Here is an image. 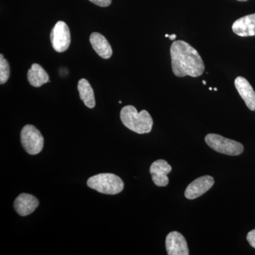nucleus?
Masks as SVG:
<instances>
[{"mask_svg":"<svg viewBox=\"0 0 255 255\" xmlns=\"http://www.w3.org/2000/svg\"><path fill=\"white\" fill-rule=\"evenodd\" d=\"M238 1H248V0H238Z\"/></svg>","mask_w":255,"mask_h":255,"instance_id":"412c9836","label":"nucleus"},{"mask_svg":"<svg viewBox=\"0 0 255 255\" xmlns=\"http://www.w3.org/2000/svg\"><path fill=\"white\" fill-rule=\"evenodd\" d=\"M235 86L249 110L255 111V92L250 82L243 77H238Z\"/></svg>","mask_w":255,"mask_h":255,"instance_id":"9b49d317","label":"nucleus"},{"mask_svg":"<svg viewBox=\"0 0 255 255\" xmlns=\"http://www.w3.org/2000/svg\"><path fill=\"white\" fill-rule=\"evenodd\" d=\"M87 186L102 194L115 195L124 190L122 179L116 174L102 173L91 177L87 180Z\"/></svg>","mask_w":255,"mask_h":255,"instance_id":"7ed1b4c3","label":"nucleus"},{"mask_svg":"<svg viewBox=\"0 0 255 255\" xmlns=\"http://www.w3.org/2000/svg\"><path fill=\"white\" fill-rule=\"evenodd\" d=\"M209 90H213L212 87H209Z\"/></svg>","mask_w":255,"mask_h":255,"instance_id":"5701e85b","label":"nucleus"},{"mask_svg":"<svg viewBox=\"0 0 255 255\" xmlns=\"http://www.w3.org/2000/svg\"><path fill=\"white\" fill-rule=\"evenodd\" d=\"M214 184V178L211 176H203L189 184L184 192V195L187 199L190 200L195 199L207 192Z\"/></svg>","mask_w":255,"mask_h":255,"instance_id":"0eeeda50","label":"nucleus"},{"mask_svg":"<svg viewBox=\"0 0 255 255\" xmlns=\"http://www.w3.org/2000/svg\"><path fill=\"white\" fill-rule=\"evenodd\" d=\"M166 250L169 255H188L189 254L187 241L181 233L173 231L166 238Z\"/></svg>","mask_w":255,"mask_h":255,"instance_id":"6e6552de","label":"nucleus"},{"mask_svg":"<svg viewBox=\"0 0 255 255\" xmlns=\"http://www.w3.org/2000/svg\"><path fill=\"white\" fill-rule=\"evenodd\" d=\"M80 99L85 106L90 109L95 108L96 105L95 93L90 82L85 79H81L78 86Z\"/></svg>","mask_w":255,"mask_h":255,"instance_id":"2eb2a0df","label":"nucleus"},{"mask_svg":"<svg viewBox=\"0 0 255 255\" xmlns=\"http://www.w3.org/2000/svg\"><path fill=\"white\" fill-rule=\"evenodd\" d=\"M10 68L9 63L5 60L2 54L0 55V84L6 83L9 80Z\"/></svg>","mask_w":255,"mask_h":255,"instance_id":"dca6fc26","label":"nucleus"},{"mask_svg":"<svg viewBox=\"0 0 255 255\" xmlns=\"http://www.w3.org/2000/svg\"><path fill=\"white\" fill-rule=\"evenodd\" d=\"M172 171V167L163 159L156 160L150 167L152 181L157 187H166L169 184L167 174Z\"/></svg>","mask_w":255,"mask_h":255,"instance_id":"1a4fd4ad","label":"nucleus"},{"mask_svg":"<svg viewBox=\"0 0 255 255\" xmlns=\"http://www.w3.org/2000/svg\"><path fill=\"white\" fill-rule=\"evenodd\" d=\"M90 41L92 48L101 58L109 59L112 57L113 53L112 46L103 35L97 32L92 33L90 36Z\"/></svg>","mask_w":255,"mask_h":255,"instance_id":"ddd939ff","label":"nucleus"},{"mask_svg":"<svg viewBox=\"0 0 255 255\" xmlns=\"http://www.w3.org/2000/svg\"><path fill=\"white\" fill-rule=\"evenodd\" d=\"M205 141L213 150L225 155H239L244 150V147L240 142L226 138L218 134H208L205 137Z\"/></svg>","mask_w":255,"mask_h":255,"instance_id":"20e7f679","label":"nucleus"},{"mask_svg":"<svg viewBox=\"0 0 255 255\" xmlns=\"http://www.w3.org/2000/svg\"><path fill=\"white\" fill-rule=\"evenodd\" d=\"M28 81L31 86L40 87L49 81V76L39 64L34 63L31 65L27 73Z\"/></svg>","mask_w":255,"mask_h":255,"instance_id":"4468645a","label":"nucleus"},{"mask_svg":"<svg viewBox=\"0 0 255 255\" xmlns=\"http://www.w3.org/2000/svg\"><path fill=\"white\" fill-rule=\"evenodd\" d=\"M232 30L239 36H255V14L238 18L233 23Z\"/></svg>","mask_w":255,"mask_h":255,"instance_id":"f8f14e48","label":"nucleus"},{"mask_svg":"<svg viewBox=\"0 0 255 255\" xmlns=\"http://www.w3.org/2000/svg\"><path fill=\"white\" fill-rule=\"evenodd\" d=\"M214 91H218L217 88H214Z\"/></svg>","mask_w":255,"mask_h":255,"instance_id":"4be33fe9","label":"nucleus"},{"mask_svg":"<svg viewBox=\"0 0 255 255\" xmlns=\"http://www.w3.org/2000/svg\"><path fill=\"white\" fill-rule=\"evenodd\" d=\"M172 72L179 78H197L204 73L205 65L197 50L184 41H176L170 48Z\"/></svg>","mask_w":255,"mask_h":255,"instance_id":"f257e3e1","label":"nucleus"},{"mask_svg":"<svg viewBox=\"0 0 255 255\" xmlns=\"http://www.w3.org/2000/svg\"><path fill=\"white\" fill-rule=\"evenodd\" d=\"M120 117L124 125L136 133H148L152 130L153 121L146 110L138 113L133 106H126L121 111Z\"/></svg>","mask_w":255,"mask_h":255,"instance_id":"f03ea898","label":"nucleus"},{"mask_svg":"<svg viewBox=\"0 0 255 255\" xmlns=\"http://www.w3.org/2000/svg\"><path fill=\"white\" fill-rule=\"evenodd\" d=\"M21 142L24 150L31 155H37L43 150L44 139L34 126L26 125L21 132Z\"/></svg>","mask_w":255,"mask_h":255,"instance_id":"39448f33","label":"nucleus"},{"mask_svg":"<svg viewBox=\"0 0 255 255\" xmlns=\"http://www.w3.org/2000/svg\"><path fill=\"white\" fill-rule=\"evenodd\" d=\"M247 240H248L250 245L253 248H255V229L248 233V236H247Z\"/></svg>","mask_w":255,"mask_h":255,"instance_id":"a211bd4d","label":"nucleus"},{"mask_svg":"<svg viewBox=\"0 0 255 255\" xmlns=\"http://www.w3.org/2000/svg\"><path fill=\"white\" fill-rule=\"evenodd\" d=\"M202 82H203V84H204V85H206V80H203Z\"/></svg>","mask_w":255,"mask_h":255,"instance_id":"aec40b11","label":"nucleus"},{"mask_svg":"<svg viewBox=\"0 0 255 255\" xmlns=\"http://www.w3.org/2000/svg\"><path fill=\"white\" fill-rule=\"evenodd\" d=\"M39 202L35 196L28 194H21L14 201V209L21 216H26L37 209Z\"/></svg>","mask_w":255,"mask_h":255,"instance_id":"9d476101","label":"nucleus"},{"mask_svg":"<svg viewBox=\"0 0 255 255\" xmlns=\"http://www.w3.org/2000/svg\"><path fill=\"white\" fill-rule=\"evenodd\" d=\"M50 41L53 49L58 53H63L68 49L71 42V36L68 25L64 21L56 23L50 33Z\"/></svg>","mask_w":255,"mask_h":255,"instance_id":"423d86ee","label":"nucleus"},{"mask_svg":"<svg viewBox=\"0 0 255 255\" xmlns=\"http://www.w3.org/2000/svg\"><path fill=\"white\" fill-rule=\"evenodd\" d=\"M165 37L166 38H169V39L172 40V41H174V40H175V38H177V36H176V34H165Z\"/></svg>","mask_w":255,"mask_h":255,"instance_id":"6ab92c4d","label":"nucleus"},{"mask_svg":"<svg viewBox=\"0 0 255 255\" xmlns=\"http://www.w3.org/2000/svg\"><path fill=\"white\" fill-rule=\"evenodd\" d=\"M90 1L97 6H102V7H106L112 4V0H90Z\"/></svg>","mask_w":255,"mask_h":255,"instance_id":"f3484780","label":"nucleus"}]
</instances>
